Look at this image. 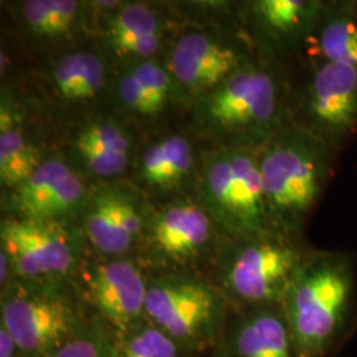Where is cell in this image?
I'll return each instance as SVG.
<instances>
[{
	"mask_svg": "<svg viewBox=\"0 0 357 357\" xmlns=\"http://www.w3.org/2000/svg\"><path fill=\"white\" fill-rule=\"evenodd\" d=\"M218 234L224 236L206 208L183 202L163 208L147 222L142 243L147 261L162 268L158 274L193 273L206 258L216 262L227 241H220Z\"/></svg>",
	"mask_w": 357,
	"mask_h": 357,
	"instance_id": "9",
	"label": "cell"
},
{
	"mask_svg": "<svg viewBox=\"0 0 357 357\" xmlns=\"http://www.w3.org/2000/svg\"><path fill=\"white\" fill-rule=\"evenodd\" d=\"M116 357H187L178 345L144 320L128 331L115 335Z\"/></svg>",
	"mask_w": 357,
	"mask_h": 357,
	"instance_id": "24",
	"label": "cell"
},
{
	"mask_svg": "<svg viewBox=\"0 0 357 357\" xmlns=\"http://www.w3.org/2000/svg\"><path fill=\"white\" fill-rule=\"evenodd\" d=\"M91 315L60 281L13 280L1 290L0 327L26 357H50Z\"/></svg>",
	"mask_w": 357,
	"mask_h": 357,
	"instance_id": "6",
	"label": "cell"
},
{
	"mask_svg": "<svg viewBox=\"0 0 357 357\" xmlns=\"http://www.w3.org/2000/svg\"><path fill=\"white\" fill-rule=\"evenodd\" d=\"M118 93L122 102L139 114H153L162 109V106L144 90L131 70L119 79Z\"/></svg>",
	"mask_w": 357,
	"mask_h": 357,
	"instance_id": "27",
	"label": "cell"
},
{
	"mask_svg": "<svg viewBox=\"0 0 357 357\" xmlns=\"http://www.w3.org/2000/svg\"><path fill=\"white\" fill-rule=\"evenodd\" d=\"M53 79L64 98L69 101H85L102 91L105 66L94 53H69L56 65Z\"/></svg>",
	"mask_w": 357,
	"mask_h": 357,
	"instance_id": "21",
	"label": "cell"
},
{
	"mask_svg": "<svg viewBox=\"0 0 357 357\" xmlns=\"http://www.w3.org/2000/svg\"><path fill=\"white\" fill-rule=\"evenodd\" d=\"M50 357H116L114 333L91 318Z\"/></svg>",
	"mask_w": 357,
	"mask_h": 357,
	"instance_id": "25",
	"label": "cell"
},
{
	"mask_svg": "<svg viewBox=\"0 0 357 357\" xmlns=\"http://www.w3.org/2000/svg\"><path fill=\"white\" fill-rule=\"evenodd\" d=\"M231 311L215 281L196 273L155 274L150 280L146 320L165 332L187 357L213 354Z\"/></svg>",
	"mask_w": 357,
	"mask_h": 357,
	"instance_id": "5",
	"label": "cell"
},
{
	"mask_svg": "<svg viewBox=\"0 0 357 357\" xmlns=\"http://www.w3.org/2000/svg\"><path fill=\"white\" fill-rule=\"evenodd\" d=\"M106 38L118 54L149 57L160 44L158 16L143 4H130L113 13L106 24Z\"/></svg>",
	"mask_w": 357,
	"mask_h": 357,
	"instance_id": "18",
	"label": "cell"
},
{
	"mask_svg": "<svg viewBox=\"0 0 357 357\" xmlns=\"http://www.w3.org/2000/svg\"><path fill=\"white\" fill-rule=\"evenodd\" d=\"M212 357H298L282 306L231 311Z\"/></svg>",
	"mask_w": 357,
	"mask_h": 357,
	"instance_id": "15",
	"label": "cell"
},
{
	"mask_svg": "<svg viewBox=\"0 0 357 357\" xmlns=\"http://www.w3.org/2000/svg\"><path fill=\"white\" fill-rule=\"evenodd\" d=\"M355 303L351 255L311 249L282 302L298 357L330 356L344 339Z\"/></svg>",
	"mask_w": 357,
	"mask_h": 357,
	"instance_id": "1",
	"label": "cell"
},
{
	"mask_svg": "<svg viewBox=\"0 0 357 357\" xmlns=\"http://www.w3.org/2000/svg\"><path fill=\"white\" fill-rule=\"evenodd\" d=\"M199 116L220 147L258 151L290 123L283 66L255 54L203 96Z\"/></svg>",
	"mask_w": 357,
	"mask_h": 357,
	"instance_id": "2",
	"label": "cell"
},
{
	"mask_svg": "<svg viewBox=\"0 0 357 357\" xmlns=\"http://www.w3.org/2000/svg\"><path fill=\"white\" fill-rule=\"evenodd\" d=\"M206 211L228 240L273 229L257 151L218 147L203 169Z\"/></svg>",
	"mask_w": 357,
	"mask_h": 357,
	"instance_id": "7",
	"label": "cell"
},
{
	"mask_svg": "<svg viewBox=\"0 0 357 357\" xmlns=\"http://www.w3.org/2000/svg\"><path fill=\"white\" fill-rule=\"evenodd\" d=\"M302 75L289 81L290 123L340 153L357 132V69L301 60Z\"/></svg>",
	"mask_w": 357,
	"mask_h": 357,
	"instance_id": "8",
	"label": "cell"
},
{
	"mask_svg": "<svg viewBox=\"0 0 357 357\" xmlns=\"http://www.w3.org/2000/svg\"><path fill=\"white\" fill-rule=\"evenodd\" d=\"M13 118L1 107L0 115V180L6 187L17 188L29 178L41 162L36 149L26 141L19 128L13 126Z\"/></svg>",
	"mask_w": 357,
	"mask_h": 357,
	"instance_id": "22",
	"label": "cell"
},
{
	"mask_svg": "<svg viewBox=\"0 0 357 357\" xmlns=\"http://www.w3.org/2000/svg\"><path fill=\"white\" fill-rule=\"evenodd\" d=\"M0 357H26L15 344L8 332L0 327Z\"/></svg>",
	"mask_w": 357,
	"mask_h": 357,
	"instance_id": "28",
	"label": "cell"
},
{
	"mask_svg": "<svg viewBox=\"0 0 357 357\" xmlns=\"http://www.w3.org/2000/svg\"><path fill=\"white\" fill-rule=\"evenodd\" d=\"M310 252L302 236L280 230L227 240L215 262V283L233 311L282 306Z\"/></svg>",
	"mask_w": 357,
	"mask_h": 357,
	"instance_id": "4",
	"label": "cell"
},
{
	"mask_svg": "<svg viewBox=\"0 0 357 357\" xmlns=\"http://www.w3.org/2000/svg\"><path fill=\"white\" fill-rule=\"evenodd\" d=\"M146 227L132 197L118 190H103L85 213L84 236L103 258H119L142 243Z\"/></svg>",
	"mask_w": 357,
	"mask_h": 357,
	"instance_id": "14",
	"label": "cell"
},
{
	"mask_svg": "<svg viewBox=\"0 0 357 357\" xmlns=\"http://www.w3.org/2000/svg\"><path fill=\"white\" fill-rule=\"evenodd\" d=\"M193 155L190 142L180 135H169L153 143L141 159V178L158 190L178 185L190 175Z\"/></svg>",
	"mask_w": 357,
	"mask_h": 357,
	"instance_id": "20",
	"label": "cell"
},
{
	"mask_svg": "<svg viewBox=\"0 0 357 357\" xmlns=\"http://www.w3.org/2000/svg\"><path fill=\"white\" fill-rule=\"evenodd\" d=\"M301 60L327 61L357 69V16L351 0H324Z\"/></svg>",
	"mask_w": 357,
	"mask_h": 357,
	"instance_id": "17",
	"label": "cell"
},
{
	"mask_svg": "<svg viewBox=\"0 0 357 357\" xmlns=\"http://www.w3.org/2000/svg\"><path fill=\"white\" fill-rule=\"evenodd\" d=\"M85 197L82 180L59 159L41 162L38 169L15 192L19 216L60 221L76 211Z\"/></svg>",
	"mask_w": 357,
	"mask_h": 357,
	"instance_id": "16",
	"label": "cell"
},
{
	"mask_svg": "<svg viewBox=\"0 0 357 357\" xmlns=\"http://www.w3.org/2000/svg\"><path fill=\"white\" fill-rule=\"evenodd\" d=\"M351 1H352V7H354V11H355L357 16V0H351Z\"/></svg>",
	"mask_w": 357,
	"mask_h": 357,
	"instance_id": "29",
	"label": "cell"
},
{
	"mask_svg": "<svg viewBox=\"0 0 357 357\" xmlns=\"http://www.w3.org/2000/svg\"><path fill=\"white\" fill-rule=\"evenodd\" d=\"M150 280L132 258H103L82 268L78 296L91 318L119 335L146 320Z\"/></svg>",
	"mask_w": 357,
	"mask_h": 357,
	"instance_id": "10",
	"label": "cell"
},
{
	"mask_svg": "<svg viewBox=\"0 0 357 357\" xmlns=\"http://www.w3.org/2000/svg\"><path fill=\"white\" fill-rule=\"evenodd\" d=\"M0 238L15 280L60 281L78 268V243L61 221L4 218Z\"/></svg>",
	"mask_w": 357,
	"mask_h": 357,
	"instance_id": "11",
	"label": "cell"
},
{
	"mask_svg": "<svg viewBox=\"0 0 357 357\" xmlns=\"http://www.w3.org/2000/svg\"><path fill=\"white\" fill-rule=\"evenodd\" d=\"M255 56V50L243 43L195 32L175 44L169 69L184 89L204 96Z\"/></svg>",
	"mask_w": 357,
	"mask_h": 357,
	"instance_id": "13",
	"label": "cell"
},
{
	"mask_svg": "<svg viewBox=\"0 0 357 357\" xmlns=\"http://www.w3.org/2000/svg\"><path fill=\"white\" fill-rule=\"evenodd\" d=\"M79 8L81 4L73 0H28L22 10L32 32L38 36L57 38L75 24Z\"/></svg>",
	"mask_w": 357,
	"mask_h": 357,
	"instance_id": "23",
	"label": "cell"
},
{
	"mask_svg": "<svg viewBox=\"0 0 357 357\" xmlns=\"http://www.w3.org/2000/svg\"><path fill=\"white\" fill-rule=\"evenodd\" d=\"M195 357H202V356H195ZM208 357H212V356H211V355H209V356H208Z\"/></svg>",
	"mask_w": 357,
	"mask_h": 357,
	"instance_id": "30",
	"label": "cell"
},
{
	"mask_svg": "<svg viewBox=\"0 0 357 357\" xmlns=\"http://www.w3.org/2000/svg\"><path fill=\"white\" fill-rule=\"evenodd\" d=\"M75 147L82 162L98 176H115L128 167V135L112 122H97L86 126L78 134Z\"/></svg>",
	"mask_w": 357,
	"mask_h": 357,
	"instance_id": "19",
	"label": "cell"
},
{
	"mask_svg": "<svg viewBox=\"0 0 357 357\" xmlns=\"http://www.w3.org/2000/svg\"><path fill=\"white\" fill-rule=\"evenodd\" d=\"M132 75L141 82L144 90L153 97L162 107L171 93V76L160 65L151 61H143L131 69Z\"/></svg>",
	"mask_w": 357,
	"mask_h": 357,
	"instance_id": "26",
	"label": "cell"
},
{
	"mask_svg": "<svg viewBox=\"0 0 357 357\" xmlns=\"http://www.w3.org/2000/svg\"><path fill=\"white\" fill-rule=\"evenodd\" d=\"M337 153L293 123L257 151L273 229L302 236L331 181Z\"/></svg>",
	"mask_w": 357,
	"mask_h": 357,
	"instance_id": "3",
	"label": "cell"
},
{
	"mask_svg": "<svg viewBox=\"0 0 357 357\" xmlns=\"http://www.w3.org/2000/svg\"><path fill=\"white\" fill-rule=\"evenodd\" d=\"M324 0H255L245 6L243 17L257 56L282 65L298 61L318 22Z\"/></svg>",
	"mask_w": 357,
	"mask_h": 357,
	"instance_id": "12",
	"label": "cell"
}]
</instances>
